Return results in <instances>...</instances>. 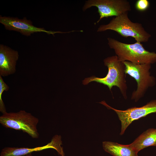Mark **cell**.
I'll list each match as a JSON object with an SVG mask.
<instances>
[{"instance_id":"8fae6325","label":"cell","mask_w":156,"mask_h":156,"mask_svg":"<svg viewBox=\"0 0 156 156\" xmlns=\"http://www.w3.org/2000/svg\"><path fill=\"white\" fill-rule=\"evenodd\" d=\"M129 144L138 153L147 147L156 146V129H147Z\"/></svg>"},{"instance_id":"9c48e42d","label":"cell","mask_w":156,"mask_h":156,"mask_svg":"<svg viewBox=\"0 0 156 156\" xmlns=\"http://www.w3.org/2000/svg\"><path fill=\"white\" fill-rule=\"evenodd\" d=\"M60 135H55L51 142L44 146L33 148L25 147H6L3 148L1 152V156H21L31 153L34 152L41 151L49 148L54 149L61 156H65Z\"/></svg>"},{"instance_id":"7a4b0ae2","label":"cell","mask_w":156,"mask_h":156,"mask_svg":"<svg viewBox=\"0 0 156 156\" xmlns=\"http://www.w3.org/2000/svg\"><path fill=\"white\" fill-rule=\"evenodd\" d=\"M103 62L108 70L106 76L99 78L93 76L86 78L83 81V84L86 85L91 82L95 81L107 86L110 90L113 86H116L119 88L124 98L126 99L127 86L123 62L120 60L116 55L107 57Z\"/></svg>"},{"instance_id":"7c38bea8","label":"cell","mask_w":156,"mask_h":156,"mask_svg":"<svg viewBox=\"0 0 156 156\" xmlns=\"http://www.w3.org/2000/svg\"><path fill=\"white\" fill-rule=\"evenodd\" d=\"M105 151L113 156H138V153L130 145L110 141L103 142Z\"/></svg>"},{"instance_id":"6da1fadb","label":"cell","mask_w":156,"mask_h":156,"mask_svg":"<svg viewBox=\"0 0 156 156\" xmlns=\"http://www.w3.org/2000/svg\"><path fill=\"white\" fill-rule=\"evenodd\" d=\"M109 47L114 50L119 59L136 64H152L156 62V53L145 49L141 42L132 44L122 42L111 38H107Z\"/></svg>"},{"instance_id":"3957f363","label":"cell","mask_w":156,"mask_h":156,"mask_svg":"<svg viewBox=\"0 0 156 156\" xmlns=\"http://www.w3.org/2000/svg\"><path fill=\"white\" fill-rule=\"evenodd\" d=\"M128 13L113 18L107 24L100 25L97 31L110 30L125 37H132L136 42L141 43L148 42L151 35L145 30L141 24L131 21L128 17Z\"/></svg>"},{"instance_id":"5b68a950","label":"cell","mask_w":156,"mask_h":156,"mask_svg":"<svg viewBox=\"0 0 156 156\" xmlns=\"http://www.w3.org/2000/svg\"><path fill=\"white\" fill-rule=\"evenodd\" d=\"M123 62L125 74L134 78L137 83V89L133 92L131 96V99L136 102L143 96L148 88L155 85V78L149 71L151 64H136L129 61Z\"/></svg>"},{"instance_id":"277c9868","label":"cell","mask_w":156,"mask_h":156,"mask_svg":"<svg viewBox=\"0 0 156 156\" xmlns=\"http://www.w3.org/2000/svg\"><path fill=\"white\" fill-rule=\"evenodd\" d=\"M39 119L31 113L21 110L16 112H5L0 116V123L7 128L22 131L34 139L39 138L37 129Z\"/></svg>"},{"instance_id":"ba28073f","label":"cell","mask_w":156,"mask_h":156,"mask_svg":"<svg viewBox=\"0 0 156 156\" xmlns=\"http://www.w3.org/2000/svg\"><path fill=\"white\" fill-rule=\"evenodd\" d=\"M0 23L3 25L5 28L10 30L15 31L24 35L30 36L34 33L43 32L53 36L56 33H66L71 31L62 32L47 31L43 28L36 27L32 25V22L24 17L22 19L18 18L0 16Z\"/></svg>"},{"instance_id":"9a60e30c","label":"cell","mask_w":156,"mask_h":156,"mask_svg":"<svg viewBox=\"0 0 156 156\" xmlns=\"http://www.w3.org/2000/svg\"><path fill=\"white\" fill-rule=\"evenodd\" d=\"M24 156H32V155L31 153H30Z\"/></svg>"},{"instance_id":"30bf717a","label":"cell","mask_w":156,"mask_h":156,"mask_svg":"<svg viewBox=\"0 0 156 156\" xmlns=\"http://www.w3.org/2000/svg\"><path fill=\"white\" fill-rule=\"evenodd\" d=\"M18 53L5 45H0V75L5 77L14 73Z\"/></svg>"},{"instance_id":"4fadbf2b","label":"cell","mask_w":156,"mask_h":156,"mask_svg":"<svg viewBox=\"0 0 156 156\" xmlns=\"http://www.w3.org/2000/svg\"><path fill=\"white\" fill-rule=\"evenodd\" d=\"M9 86L6 83L2 76L0 75V111L2 114L7 112L5 105L2 99V94L4 91H7L9 89Z\"/></svg>"},{"instance_id":"52a82bcc","label":"cell","mask_w":156,"mask_h":156,"mask_svg":"<svg viewBox=\"0 0 156 156\" xmlns=\"http://www.w3.org/2000/svg\"><path fill=\"white\" fill-rule=\"evenodd\" d=\"M99 103L106 107L108 109H112L117 114L121 124V131L120 135H123L128 126L136 120L145 117L148 115L156 112V100L151 101L146 105L140 107H133L125 110L115 109L108 105L105 101Z\"/></svg>"},{"instance_id":"8992f818","label":"cell","mask_w":156,"mask_h":156,"mask_svg":"<svg viewBox=\"0 0 156 156\" xmlns=\"http://www.w3.org/2000/svg\"><path fill=\"white\" fill-rule=\"evenodd\" d=\"M93 6L97 8L99 15L97 23L104 18L118 16L131 10L130 3L127 0H88L83 10L85 11Z\"/></svg>"},{"instance_id":"5bb4252c","label":"cell","mask_w":156,"mask_h":156,"mask_svg":"<svg viewBox=\"0 0 156 156\" xmlns=\"http://www.w3.org/2000/svg\"><path fill=\"white\" fill-rule=\"evenodd\" d=\"M150 6V3L148 0H138L135 5L136 9L138 11L143 12L147 10Z\"/></svg>"}]
</instances>
